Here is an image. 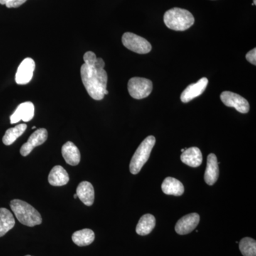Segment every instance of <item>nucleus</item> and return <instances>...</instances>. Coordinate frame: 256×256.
Masks as SVG:
<instances>
[{
  "mask_svg": "<svg viewBox=\"0 0 256 256\" xmlns=\"http://www.w3.org/2000/svg\"><path fill=\"white\" fill-rule=\"evenodd\" d=\"M84 60L85 64L80 68L82 84L94 100H102L109 94L107 90L108 77L105 70V62L102 58H97L92 52L86 53Z\"/></svg>",
  "mask_w": 256,
  "mask_h": 256,
  "instance_id": "1",
  "label": "nucleus"
},
{
  "mask_svg": "<svg viewBox=\"0 0 256 256\" xmlns=\"http://www.w3.org/2000/svg\"><path fill=\"white\" fill-rule=\"evenodd\" d=\"M164 22L170 30L184 32L194 24L195 18L188 10L174 8L165 13Z\"/></svg>",
  "mask_w": 256,
  "mask_h": 256,
  "instance_id": "2",
  "label": "nucleus"
},
{
  "mask_svg": "<svg viewBox=\"0 0 256 256\" xmlns=\"http://www.w3.org/2000/svg\"><path fill=\"white\" fill-rule=\"evenodd\" d=\"M10 206L18 222L23 225L34 227L42 224L41 214L26 202L18 200H13Z\"/></svg>",
  "mask_w": 256,
  "mask_h": 256,
  "instance_id": "3",
  "label": "nucleus"
},
{
  "mask_svg": "<svg viewBox=\"0 0 256 256\" xmlns=\"http://www.w3.org/2000/svg\"><path fill=\"white\" fill-rule=\"evenodd\" d=\"M156 143V138L154 136H149L138 148L130 165V170L132 174L136 175L140 172L141 170L149 160Z\"/></svg>",
  "mask_w": 256,
  "mask_h": 256,
  "instance_id": "4",
  "label": "nucleus"
},
{
  "mask_svg": "<svg viewBox=\"0 0 256 256\" xmlns=\"http://www.w3.org/2000/svg\"><path fill=\"white\" fill-rule=\"evenodd\" d=\"M128 88L131 97L136 100H142L150 95L153 90V84L149 79L136 77L129 80Z\"/></svg>",
  "mask_w": 256,
  "mask_h": 256,
  "instance_id": "5",
  "label": "nucleus"
},
{
  "mask_svg": "<svg viewBox=\"0 0 256 256\" xmlns=\"http://www.w3.org/2000/svg\"><path fill=\"white\" fill-rule=\"evenodd\" d=\"M122 42L128 50L139 54H146L152 50L151 44L148 40L130 32L124 34Z\"/></svg>",
  "mask_w": 256,
  "mask_h": 256,
  "instance_id": "6",
  "label": "nucleus"
},
{
  "mask_svg": "<svg viewBox=\"0 0 256 256\" xmlns=\"http://www.w3.org/2000/svg\"><path fill=\"white\" fill-rule=\"evenodd\" d=\"M220 100L227 107L234 108L242 114H246L250 111V104L246 99L234 92H225L220 95Z\"/></svg>",
  "mask_w": 256,
  "mask_h": 256,
  "instance_id": "7",
  "label": "nucleus"
},
{
  "mask_svg": "<svg viewBox=\"0 0 256 256\" xmlns=\"http://www.w3.org/2000/svg\"><path fill=\"white\" fill-rule=\"evenodd\" d=\"M36 68V64L31 58H26L22 62L16 72L15 80L18 85H26L32 82Z\"/></svg>",
  "mask_w": 256,
  "mask_h": 256,
  "instance_id": "8",
  "label": "nucleus"
},
{
  "mask_svg": "<svg viewBox=\"0 0 256 256\" xmlns=\"http://www.w3.org/2000/svg\"><path fill=\"white\" fill-rule=\"evenodd\" d=\"M47 139H48V131L46 129L42 128V129L37 130L36 132H34L30 136L28 142L22 146L20 153L23 156H30L35 148L42 146L44 143L46 142Z\"/></svg>",
  "mask_w": 256,
  "mask_h": 256,
  "instance_id": "9",
  "label": "nucleus"
},
{
  "mask_svg": "<svg viewBox=\"0 0 256 256\" xmlns=\"http://www.w3.org/2000/svg\"><path fill=\"white\" fill-rule=\"evenodd\" d=\"M208 80L206 78H202L196 84L188 86L181 96V100L184 104H188L194 99L200 97L206 90L208 86Z\"/></svg>",
  "mask_w": 256,
  "mask_h": 256,
  "instance_id": "10",
  "label": "nucleus"
},
{
  "mask_svg": "<svg viewBox=\"0 0 256 256\" xmlns=\"http://www.w3.org/2000/svg\"><path fill=\"white\" fill-rule=\"evenodd\" d=\"M35 107L32 102H26L18 106L12 116L10 117L11 124H16L20 121L28 122L34 117Z\"/></svg>",
  "mask_w": 256,
  "mask_h": 256,
  "instance_id": "11",
  "label": "nucleus"
},
{
  "mask_svg": "<svg viewBox=\"0 0 256 256\" xmlns=\"http://www.w3.org/2000/svg\"><path fill=\"white\" fill-rule=\"evenodd\" d=\"M200 222V216L198 214L185 216L178 220L175 227V230L178 235H188L196 229Z\"/></svg>",
  "mask_w": 256,
  "mask_h": 256,
  "instance_id": "12",
  "label": "nucleus"
},
{
  "mask_svg": "<svg viewBox=\"0 0 256 256\" xmlns=\"http://www.w3.org/2000/svg\"><path fill=\"white\" fill-rule=\"evenodd\" d=\"M220 176L218 160L214 154H210L207 158V166L204 180L207 184L213 186Z\"/></svg>",
  "mask_w": 256,
  "mask_h": 256,
  "instance_id": "13",
  "label": "nucleus"
},
{
  "mask_svg": "<svg viewBox=\"0 0 256 256\" xmlns=\"http://www.w3.org/2000/svg\"><path fill=\"white\" fill-rule=\"evenodd\" d=\"M76 194L80 200L88 206H92L95 201V190L94 186L88 182H82L78 185Z\"/></svg>",
  "mask_w": 256,
  "mask_h": 256,
  "instance_id": "14",
  "label": "nucleus"
},
{
  "mask_svg": "<svg viewBox=\"0 0 256 256\" xmlns=\"http://www.w3.org/2000/svg\"><path fill=\"white\" fill-rule=\"evenodd\" d=\"M184 164L191 168H198L203 162V156L198 148H191L184 152L181 156Z\"/></svg>",
  "mask_w": 256,
  "mask_h": 256,
  "instance_id": "15",
  "label": "nucleus"
},
{
  "mask_svg": "<svg viewBox=\"0 0 256 256\" xmlns=\"http://www.w3.org/2000/svg\"><path fill=\"white\" fill-rule=\"evenodd\" d=\"M62 156L67 164L77 166L80 162V152L73 142L66 143L62 148Z\"/></svg>",
  "mask_w": 256,
  "mask_h": 256,
  "instance_id": "16",
  "label": "nucleus"
},
{
  "mask_svg": "<svg viewBox=\"0 0 256 256\" xmlns=\"http://www.w3.org/2000/svg\"><path fill=\"white\" fill-rule=\"evenodd\" d=\"M69 175L62 166H56L50 171L48 182L53 186H63L69 182Z\"/></svg>",
  "mask_w": 256,
  "mask_h": 256,
  "instance_id": "17",
  "label": "nucleus"
},
{
  "mask_svg": "<svg viewBox=\"0 0 256 256\" xmlns=\"http://www.w3.org/2000/svg\"><path fill=\"white\" fill-rule=\"evenodd\" d=\"M162 190L166 195L180 196L184 193V188L181 182L172 178H168L164 180Z\"/></svg>",
  "mask_w": 256,
  "mask_h": 256,
  "instance_id": "18",
  "label": "nucleus"
},
{
  "mask_svg": "<svg viewBox=\"0 0 256 256\" xmlns=\"http://www.w3.org/2000/svg\"><path fill=\"white\" fill-rule=\"evenodd\" d=\"M14 226V217L11 212L6 208H0V237L6 235Z\"/></svg>",
  "mask_w": 256,
  "mask_h": 256,
  "instance_id": "19",
  "label": "nucleus"
},
{
  "mask_svg": "<svg viewBox=\"0 0 256 256\" xmlns=\"http://www.w3.org/2000/svg\"><path fill=\"white\" fill-rule=\"evenodd\" d=\"M96 236L90 229H84L75 232L72 236V240L76 245L80 247L90 246L95 240Z\"/></svg>",
  "mask_w": 256,
  "mask_h": 256,
  "instance_id": "20",
  "label": "nucleus"
},
{
  "mask_svg": "<svg viewBox=\"0 0 256 256\" xmlns=\"http://www.w3.org/2000/svg\"><path fill=\"white\" fill-rule=\"evenodd\" d=\"M156 226V217L151 214H146L143 216L140 220L139 223L136 228V232L138 235L148 236L154 230Z\"/></svg>",
  "mask_w": 256,
  "mask_h": 256,
  "instance_id": "21",
  "label": "nucleus"
},
{
  "mask_svg": "<svg viewBox=\"0 0 256 256\" xmlns=\"http://www.w3.org/2000/svg\"><path fill=\"white\" fill-rule=\"evenodd\" d=\"M26 129H28V126L26 124H20L16 127L10 128L5 133L2 139L3 143L6 146H12L18 138L22 136Z\"/></svg>",
  "mask_w": 256,
  "mask_h": 256,
  "instance_id": "22",
  "label": "nucleus"
},
{
  "mask_svg": "<svg viewBox=\"0 0 256 256\" xmlns=\"http://www.w3.org/2000/svg\"><path fill=\"white\" fill-rule=\"evenodd\" d=\"M240 252L244 256H256V242L254 239L244 238L239 244Z\"/></svg>",
  "mask_w": 256,
  "mask_h": 256,
  "instance_id": "23",
  "label": "nucleus"
},
{
  "mask_svg": "<svg viewBox=\"0 0 256 256\" xmlns=\"http://www.w3.org/2000/svg\"><path fill=\"white\" fill-rule=\"evenodd\" d=\"M28 0H0V4L6 5V8H18L24 4Z\"/></svg>",
  "mask_w": 256,
  "mask_h": 256,
  "instance_id": "24",
  "label": "nucleus"
},
{
  "mask_svg": "<svg viewBox=\"0 0 256 256\" xmlns=\"http://www.w3.org/2000/svg\"><path fill=\"white\" fill-rule=\"evenodd\" d=\"M246 60L252 65H256V50L254 48L246 54Z\"/></svg>",
  "mask_w": 256,
  "mask_h": 256,
  "instance_id": "25",
  "label": "nucleus"
},
{
  "mask_svg": "<svg viewBox=\"0 0 256 256\" xmlns=\"http://www.w3.org/2000/svg\"><path fill=\"white\" fill-rule=\"evenodd\" d=\"M74 198H78V195L76 194L75 195H74Z\"/></svg>",
  "mask_w": 256,
  "mask_h": 256,
  "instance_id": "26",
  "label": "nucleus"
},
{
  "mask_svg": "<svg viewBox=\"0 0 256 256\" xmlns=\"http://www.w3.org/2000/svg\"><path fill=\"white\" fill-rule=\"evenodd\" d=\"M256 4V0H254V4H252V5H254V6H255Z\"/></svg>",
  "mask_w": 256,
  "mask_h": 256,
  "instance_id": "27",
  "label": "nucleus"
},
{
  "mask_svg": "<svg viewBox=\"0 0 256 256\" xmlns=\"http://www.w3.org/2000/svg\"><path fill=\"white\" fill-rule=\"evenodd\" d=\"M36 127H33V128H32V129L34 130V129H36Z\"/></svg>",
  "mask_w": 256,
  "mask_h": 256,
  "instance_id": "28",
  "label": "nucleus"
},
{
  "mask_svg": "<svg viewBox=\"0 0 256 256\" xmlns=\"http://www.w3.org/2000/svg\"></svg>",
  "mask_w": 256,
  "mask_h": 256,
  "instance_id": "29",
  "label": "nucleus"
}]
</instances>
